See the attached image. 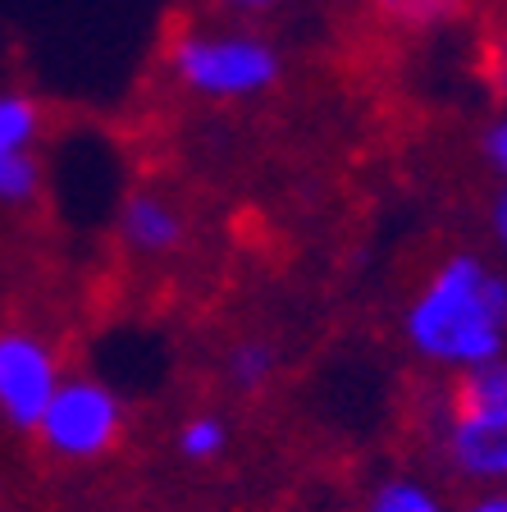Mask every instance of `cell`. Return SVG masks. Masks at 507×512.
<instances>
[{
    "instance_id": "cell-3",
    "label": "cell",
    "mask_w": 507,
    "mask_h": 512,
    "mask_svg": "<svg viewBox=\"0 0 507 512\" xmlns=\"http://www.w3.org/2000/svg\"><path fill=\"white\" fill-rule=\"evenodd\" d=\"M169 74L206 101H247L279 83L284 60L265 37L243 28H183L169 37Z\"/></svg>"
},
{
    "instance_id": "cell-9",
    "label": "cell",
    "mask_w": 507,
    "mask_h": 512,
    "mask_svg": "<svg viewBox=\"0 0 507 512\" xmlns=\"http://www.w3.org/2000/svg\"><path fill=\"white\" fill-rule=\"evenodd\" d=\"M229 448H233V426L224 412H192L174 430V453L188 467H215V462L229 458Z\"/></svg>"
},
{
    "instance_id": "cell-2",
    "label": "cell",
    "mask_w": 507,
    "mask_h": 512,
    "mask_svg": "<svg viewBox=\"0 0 507 512\" xmlns=\"http://www.w3.org/2000/svg\"><path fill=\"white\" fill-rule=\"evenodd\" d=\"M430 444L439 467L466 490L507 485V352L448 380Z\"/></svg>"
},
{
    "instance_id": "cell-14",
    "label": "cell",
    "mask_w": 507,
    "mask_h": 512,
    "mask_svg": "<svg viewBox=\"0 0 507 512\" xmlns=\"http://www.w3.org/2000/svg\"><path fill=\"white\" fill-rule=\"evenodd\" d=\"M453 512H507V485L494 490H466V499Z\"/></svg>"
},
{
    "instance_id": "cell-5",
    "label": "cell",
    "mask_w": 507,
    "mask_h": 512,
    "mask_svg": "<svg viewBox=\"0 0 507 512\" xmlns=\"http://www.w3.org/2000/svg\"><path fill=\"white\" fill-rule=\"evenodd\" d=\"M60 384H64L60 348L42 330L0 325V426L10 435L32 439Z\"/></svg>"
},
{
    "instance_id": "cell-11",
    "label": "cell",
    "mask_w": 507,
    "mask_h": 512,
    "mask_svg": "<svg viewBox=\"0 0 507 512\" xmlns=\"http://www.w3.org/2000/svg\"><path fill=\"white\" fill-rule=\"evenodd\" d=\"M42 138V106L28 92H0V156L32 151Z\"/></svg>"
},
{
    "instance_id": "cell-8",
    "label": "cell",
    "mask_w": 507,
    "mask_h": 512,
    "mask_svg": "<svg viewBox=\"0 0 507 512\" xmlns=\"http://www.w3.org/2000/svg\"><path fill=\"white\" fill-rule=\"evenodd\" d=\"M357 512H453V503L444 499L434 480L416 476V471H389L366 485Z\"/></svg>"
},
{
    "instance_id": "cell-7",
    "label": "cell",
    "mask_w": 507,
    "mask_h": 512,
    "mask_svg": "<svg viewBox=\"0 0 507 512\" xmlns=\"http://www.w3.org/2000/svg\"><path fill=\"white\" fill-rule=\"evenodd\" d=\"M220 375L229 384V394L238 398H256L265 394L279 375V348L265 334H243V339H233L220 357Z\"/></svg>"
},
{
    "instance_id": "cell-1",
    "label": "cell",
    "mask_w": 507,
    "mask_h": 512,
    "mask_svg": "<svg viewBox=\"0 0 507 512\" xmlns=\"http://www.w3.org/2000/svg\"><path fill=\"white\" fill-rule=\"evenodd\" d=\"M402 343L439 375H466L507 352V266L480 252L434 261L398 316Z\"/></svg>"
},
{
    "instance_id": "cell-16",
    "label": "cell",
    "mask_w": 507,
    "mask_h": 512,
    "mask_svg": "<svg viewBox=\"0 0 507 512\" xmlns=\"http://www.w3.org/2000/svg\"><path fill=\"white\" fill-rule=\"evenodd\" d=\"M220 5H229V10H243V14H256V10H275L279 0H220Z\"/></svg>"
},
{
    "instance_id": "cell-15",
    "label": "cell",
    "mask_w": 507,
    "mask_h": 512,
    "mask_svg": "<svg viewBox=\"0 0 507 512\" xmlns=\"http://www.w3.org/2000/svg\"><path fill=\"white\" fill-rule=\"evenodd\" d=\"M489 234H494L498 256H503V266H507V183L494 192V202H489Z\"/></svg>"
},
{
    "instance_id": "cell-6",
    "label": "cell",
    "mask_w": 507,
    "mask_h": 512,
    "mask_svg": "<svg viewBox=\"0 0 507 512\" xmlns=\"http://www.w3.org/2000/svg\"><path fill=\"white\" fill-rule=\"evenodd\" d=\"M115 229H119V243L133 256H142V261H165V256H174L188 243V215H183V206L156 188L128 192L124 206H119Z\"/></svg>"
},
{
    "instance_id": "cell-13",
    "label": "cell",
    "mask_w": 507,
    "mask_h": 512,
    "mask_svg": "<svg viewBox=\"0 0 507 512\" xmlns=\"http://www.w3.org/2000/svg\"><path fill=\"white\" fill-rule=\"evenodd\" d=\"M480 151H485L489 170H494L498 179L507 183V115H498L494 124L485 128V138H480Z\"/></svg>"
},
{
    "instance_id": "cell-12",
    "label": "cell",
    "mask_w": 507,
    "mask_h": 512,
    "mask_svg": "<svg viewBox=\"0 0 507 512\" xmlns=\"http://www.w3.org/2000/svg\"><path fill=\"white\" fill-rule=\"evenodd\" d=\"M366 5L384 23H393V28L425 32V28H439V23H453L466 0H366Z\"/></svg>"
},
{
    "instance_id": "cell-10",
    "label": "cell",
    "mask_w": 507,
    "mask_h": 512,
    "mask_svg": "<svg viewBox=\"0 0 507 512\" xmlns=\"http://www.w3.org/2000/svg\"><path fill=\"white\" fill-rule=\"evenodd\" d=\"M46 188V170L37 151H10L0 156V206L5 211H23L42 197Z\"/></svg>"
},
{
    "instance_id": "cell-4",
    "label": "cell",
    "mask_w": 507,
    "mask_h": 512,
    "mask_svg": "<svg viewBox=\"0 0 507 512\" xmlns=\"http://www.w3.org/2000/svg\"><path fill=\"white\" fill-rule=\"evenodd\" d=\"M128 435V403L96 375H64L37 426V448L55 467H96L119 453Z\"/></svg>"
}]
</instances>
